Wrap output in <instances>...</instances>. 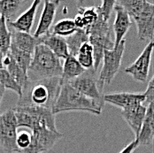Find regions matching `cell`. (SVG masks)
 Returning a JSON list of instances; mask_svg holds the SVG:
<instances>
[{
    "label": "cell",
    "instance_id": "f546056e",
    "mask_svg": "<svg viewBox=\"0 0 154 153\" xmlns=\"http://www.w3.org/2000/svg\"><path fill=\"white\" fill-rule=\"evenodd\" d=\"M139 146L138 141L137 139H135L133 142H131L128 145H127L123 150L120 153H133L134 151Z\"/></svg>",
    "mask_w": 154,
    "mask_h": 153
},
{
    "label": "cell",
    "instance_id": "3957f363",
    "mask_svg": "<svg viewBox=\"0 0 154 153\" xmlns=\"http://www.w3.org/2000/svg\"><path fill=\"white\" fill-rule=\"evenodd\" d=\"M61 60L46 46L38 44L35 47L30 65L27 70L28 80L41 81L53 77H61Z\"/></svg>",
    "mask_w": 154,
    "mask_h": 153
},
{
    "label": "cell",
    "instance_id": "83f0119b",
    "mask_svg": "<svg viewBox=\"0 0 154 153\" xmlns=\"http://www.w3.org/2000/svg\"><path fill=\"white\" fill-rule=\"evenodd\" d=\"M31 136H32L31 133L27 130H20L17 132L16 145L20 152L29 146L31 142Z\"/></svg>",
    "mask_w": 154,
    "mask_h": 153
},
{
    "label": "cell",
    "instance_id": "ba28073f",
    "mask_svg": "<svg viewBox=\"0 0 154 153\" xmlns=\"http://www.w3.org/2000/svg\"><path fill=\"white\" fill-rule=\"evenodd\" d=\"M95 73L96 72L94 70H86L82 75L67 83L75 88L77 91L103 107L104 95H102L101 92L99 91V85Z\"/></svg>",
    "mask_w": 154,
    "mask_h": 153
},
{
    "label": "cell",
    "instance_id": "5b68a950",
    "mask_svg": "<svg viewBox=\"0 0 154 153\" xmlns=\"http://www.w3.org/2000/svg\"><path fill=\"white\" fill-rule=\"evenodd\" d=\"M126 40L123 39L117 47L112 50H105L103 55V66L97 79L98 85L101 89L105 84H110L119 72L125 51Z\"/></svg>",
    "mask_w": 154,
    "mask_h": 153
},
{
    "label": "cell",
    "instance_id": "4316f807",
    "mask_svg": "<svg viewBox=\"0 0 154 153\" xmlns=\"http://www.w3.org/2000/svg\"><path fill=\"white\" fill-rule=\"evenodd\" d=\"M115 2L116 1H108V0H104L102 1L101 5L97 7H96L97 16L100 17L101 19H103L104 20L108 21L110 19V16L112 14V11L113 10V7L115 5Z\"/></svg>",
    "mask_w": 154,
    "mask_h": 153
},
{
    "label": "cell",
    "instance_id": "ffe728a7",
    "mask_svg": "<svg viewBox=\"0 0 154 153\" xmlns=\"http://www.w3.org/2000/svg\"><path fill=\"white\" fill-rule=\"evenodd\" d=\"M97 19V13L95 6L78 8L76 16L73 20L78 29H85L93 24Z\"/></svg>",
    "mask_w": 154,
    "mask_h": 153
},
{
    "label": "cell",
    "instance_id": "9a60e30c",
    "mask_svg": "<svg viewBox=\"0 0 154 153\" xmlns=\"http://www.w3.org/2000/svg\"><path fill=\"white\" fill-rule=\"evenodd\" d=\"M11 32V45L10 48L16 49L21 52L33 55L35 47L40 44V39L35 38L30 34L10 30Z\"/></svg>",
    "mask_w": 154,
    "mask_h": 153
},
{
    "label": "cell",
    "instance_id": "30bf717a",
    "mask_svg": "<svg viewBox=\"0 0 154 153\" xmlns=\"http://www.w3.org/2000/svg\"><path fill=\"white\" fill-rule=\"evenodd\" d=\"M103 100L104 103L106 102L107 104L124 110L126 108L136 105H143L145 101V98L143 94L129 92H114L104 95Z\"/></svg>",
    "mask_w": 154,
    "mask_h": 153
},
{
    "label": "cell",
    "instance_id": "2e32d148",
    "mask_svg": "<svg viewBox=\"0 0 154 153\" xmlns=\"http://www.w3.org/2000/svg\"><path fill=\"white\" fill-rule=\"evenodd\" d=\"M40 44H44L60 60H66L69 56V51L66 39L55 35L51 32L47 33L46 35L41 36L40 38Z\"/></svg>",
    "mask_w": 154,
    "mask_h": 153
},
{
    "label": "cell",
    "instance_id": "d6986e66",
    "mask_svg": "<svg viewBox=\"0 0 154 153\" xmlns=\"http://www.w3.org/2000/svg\"><path fill=\"white\" fill-rule=\"evenodd\" d=\"M3 68L6 69L7 72L10 74V75L13 77V79L17 82V84L22 89L25 84L27 83L28 76L27 73H25L14 61V60L12 58V56L7 53V55L3 59Z\"/></svg>",
    "mask_w": 154,
    "mask_h": 153
},
{
    "label": "cell",
    "instance_id": "e0dca14e",
    "mask_svg": "<svg viewBox=\"0 0 154 153\" xmlns=\"http://www.w3.org/2000/svg\"><path fill=\"white\" fill-rule=\"evenodd\" d=\"M153 103L147 106V110L143 122L142 124L140 132L136 138L139 145H151L154 137V119H153Z\"/></svg>",
    "mask_w": 154,
    "mask_h": 153
},
{
    "label": "cell",
    "instance_id": "7c38bea8",
    "mask_svg": "<svg viewBox=\"0 0 154 153\" xmlns=\"http://www.w3.org/2000/svg\"><path fill=\"white\" fill-rule=\"evenodd\" d=\"M41 5L40 0H35L31 4L30 7L25 11L22 14L19 16L15 20L6 23L9 30H14L17 32L30 34L33 24L35 22V17L38 6Z\"/></svg>",
    "mask_w": 154,
    "mask_h": 153
},
{
    "label": "cell",
    "instance_id": "ac0fdd59",
    "mask_svg": "<svg viewBox=\"0 0 154 153\" xmlns=\"http://www.w3.org/2000/svg\"><path fill=\"white\" fill-rule=\"evenodd\" d=\"M86 70L77 61L76 58L69 54L62 65L61 80L63 83H67L75 78L82 75Z\"/></svg>",
    "mask_w": 154,
    "mask_h": 153
},
{
    "label": "cell",
    "instance_id": "7a4b0ae2",
    "mask_svg": "<svg viewBox=\"0 0 154 153\" xmlns=\"http://www.w3.org/2000/svg\"><path fill=\"white\" fill-rule=\"evenodd\" d=\"M116 3L122 5L134 20L138 39L147 43L152 42L154 35V3L144 0H120Z\"/></svg>",
    "mask_w": 154,
    "mask_h": 153
},
{
    "label": "cell",
    "instance_id": "6da1fadb",
    "mask_svg": "<svg viewBox=\"0 0 154 153\" xmlns=\"http://www.w3.org/2000/svg\"><path fill=\"white\" fill-rule=\"evenodd\" d=\"M63 82L61 77H53L36 81H28L21 89L17 106H32L51 110L54 106Z\"/></svg>",
    "mask_w": 154,
    "mask_h": 153
},
{
    "label": "cell",
    "instance_id": "8992f818",
    "mask_svg": "<svg viewBox=\"0 0 154 153\" xmlns=\"http://www.w3.org/2000/svg\"><path fill=\"white\" fill-rule=\"evenodd\" d=\"M17 128L13 109L0 113V147L6 153H20L16 145Z\"/></svg>",
    "mask_w": 154,
    "mask_h": 153
},
{
    "label": "cell",
    "instance_id": "9c48e42d",
    "mask_svg": "<svg viewBox=\"0 0 154 153\" xmlns=\"http://www.w3.org/2000/svg\"><path fill=\"white\" fill-rule=\"evenodd\" d=\"M153 50V42L148 43L137 60L125 69V72L130 75L132 78L139 82H145L149 75V69L152 61V54Z\"/></svg>",
    "mask_w": 154,
    "mask_h": 153
},
{
    "label": "cell",
    "instance_id": "4fadbf2b",
    "mask_svg": "<svg viewBox=\"0 0 154 153\" xmlns=\"http://www.w3.org/2000/svg\"><path fill=\"white\" fill-rule=\"evenodd\" d=\"M113 10L115 11L116 17L113 23V32H114V47L120 44V43L124 39V36L128 33L129 28L132 25V20L128 15V14L125 11L123 7L120 5H118L115 2V5L113 7Z\"/></svg>",
    "mask_w": 154,
    "mask_h": 153
},
{
    "label": "cell",
    "instance_id": "f1b7e54d",
    "mask_svg": "<svg viewBox=\"0 0 154 153\" xmlns=\"http://www.w3.org/2000/svg\"><path fill=\"white\" fill-rule=\"evenodd\" d=\"M153 81H154V77L152 76L151 79H150V81H149V82H148L147 90H145L144 93H143V96H144V98H145L144 103H146V104H147V106H148V105H150V104H152V103H153V99H154Z\"/></svg>",
    "mask_w": 154,
    "mask_h": 153
},
{
    "label": "cell",
    "instance_id": "4dcf8cb0",
    "mask_svg": "<svg viewBox=\"0 0 154 153\" xmlns=\"http://www.w3.org/2000/svg\"><path fill=\"white\" fill-rule=\"evenodd\" d=\"M5 92V88L0 84V105H1L2 99H3V97H4Z\"/></svg>",
    "mask_w": 154,
    "mask_h": 153
},
{
    "label": "cell",
    "instance_id": "8fae6325",
    "mask_svg": "<svg viewBox=\"0 0 154 153\" xmlns=\"http://www.w3.org/2000/svg\"><path fill=\"white\" fill-rule=\"evenodd\" d=\"M60 2L59 0H45L44 9L42 12V14L39 20L38 26L35 29V32L34 33L35 38H40L41 36L46 35L51 31V29L52 27L57 9L60 5Z\"/></svg>",
    "mask_w": 154,
    "mask_h": 153
},
{
    "label": "cell",
    "instance_id": "277c9868",
    "mask_svg": "<svg viewBox=\"0 0 154 153\" xmlns=\"http://www.w3.org/2000/svg\"><path fill=\"white\" fill-rule=\"evenodd\" d=\"M71 111H81L100 115L102 106L77 91L69 83H63L57 101L52 108V112L56 114Z\"/></svg>",
    "mask_w": 154,
    "mask_h": 153
},
{
    "label": "cell",
    "instance_id": "5bb4252c",
    "mask_svg": "<svg viewBox=\"0 0 154 153\" xmlns=\"http://www.w3.org/2000/svg\"><path fill=\"white\" fill-rule=\"evenodd\" d=\"M147 106L144 105H136L122 110V116L131 128L135 137H137L142 124L143 122Z\"/></svg>",
    "mask_w": 154,
    "mask_h": 153
},
{
    "label": "cell",
    "instance_id": "cb8c5ba5",
    "mask_svg": "<svg viewBox=\"0 0 154 153\" xmlns=\"http://www.w3.org/2000/svg\"><path fill=\"white\" fill-rule=\"evenodd\" d=\"M75 58L83 69L93 70V47L89 42L81 46Z\"/></svg>",
    "mask_w": 154,
    "mask_h": 153
},
{
    "label": "cell",
    "instance_id": "44dd1931",
    "mask_svg": "<svg viewBox=\"0 0 154 153\" xmlns=\"http://www.w3.org/2000/svg\"><path fill=\"white\" fill-rule=\"evenodd\" d=\"M25 1L21 0H4L0 1V17L4 18L6 23L11 22L12 19L20 10Z\"/></svg>",
    "mask_w": 154,
    "mask_h": 153
},
{
    "label": "cell",
    "instance_id": "d4e9b609",
    "mask_svg": "<svg viewBox=\"0 0 154 153\" xmlns=\"http://www.w3.org/2000/svg\"><path fill=\"white\" fill-rule=\"evenodd\" d=\"M11 45V32L7 28L6 21L0 17V52L5 57Z\"/></svg>",
    "mask_w": 154,
    "mask_h": 153
},
{
    "label": "cell",
    "instance_id": "7402d4cb",
    "mask_svg": "<svg viewBox=\"0 0 154 153\" xmlns=\"http://www.w3.org/2000/svg\"><path fill=\"white\" fill-rule=\"evenodd\" d=\"M65 39L67 44L69 54L75 57H76L81 46L89 42V36L84 29H77L73 35Z\"/></svg>",
    "mask_w": 154,
    "mask_h": 153
},
{
    "label": "cell",
    "instance_id": "1f68e13d",
    "mask_svg": "<svg viewBox=\"0 0 154 153\" xmlns=\"http://www.w3.org/2000/svg\"><path fill=\"white\" fill-rule=\"evenodd\" d=\"M5 58V56L0 52V68H3V59Z\"/></svg>",
    "mask_w": 154,
    "mask_h": 153
},
{
    "label": "cell",
    "instance_id": "52a82bcc",
    "mask_svg": "<svg viewBox=\"0 0 154 153\" xmlns=\"http://www.w3.org/2000/svg\"><path fill=\"white\" fill-rule=\"evenodd\" d=\"M29 146L20 153H42L53 148L56 142L63 137L60 132L51 131L45 127H37L32 131Z\"/></svg>",
    "mask_w": 154,
    "mask_h": 153
},
{
    "label": "cell",
    "instance_id": "603a6c76",
    "mask_svg": "<svg viewBox=\"0 0 154 153\" xmlns=\"http://www.w3.org/2000/svg\"><path fill=\"white\" fill-rule=\"evenodd\" d=\"M77 29H78L72 19H63L53 25L50 32L55 35L66 38L73 35Z\"/></svg>",
    "mask_w": 154,
    "mask_h": 153
},
{
    "label": "cell",
    "instance_id": "484cf974",
    "mask_svg": "<svg viewBox=\"0 0 154 153\" xmlns=\"http://www.w3.org/2000/svg\"><path fill=\"white\" fill-rule=\"evenodd\" d=\"M0 84L5 89L11 90L17 93L19 96L21 95V88L17 84V82L5 68H0Z\"/></svg>",
    "mask_w": 154,
    "mask_h": 153
}]
</instances>
